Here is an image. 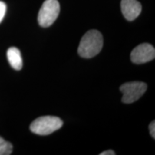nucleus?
I'll list each match as a JSON object with an SVG mask.
<instances>
[{
    "mask_svg": "<svg viewBox=\"0 0 155 155\" xmlns=\"http://www.w3.org/2000/svg\"><path fill=\"white\" fill-rule=\"evenodd\" d=\"M147 89V85L144 82L133 81L125 83L120 86L123 94L121 101L124 104H131L137 101L144 95Z\"/></svg>",
    "mask_w": 155,
    "mask_h": 155,
    "instance_id": "obj_4",
    "label": "nucleus"
},
{
    "mask_svg": "<svg viewBox=\"0 0 155 155\" xmlns=\"http://www.w3.org/2000/svg\"><path fill=\"white\" fill-rule=\"evenodd\" d=\"M121 9L125 18L133 21L140 15L141 5L137 0H121Z\"/></svg>",
    "mask_w": 155,
    "mask_h": 155,
    "instance_id": "obj_6",
    "label": "nucleus"
},
{
    "mask_svg": "<svg viewBox=\"0 0 155 155\" xmlns=\"http://www.w3.org/2000/svg\"><path fill=\"white\" fill-rule=\"evenodd\" d=\"M60 13L58 0H45L38 13V21L42 28H48L55 22Z\"/></svg>",
    "mask_w": 155,
    "mask_h": 155,
    "instance_id": "obj_3",
    "label": "nucleus"
},
{
    "mask_svg": "<svg viewBox=\"0 0 155 155\" xmlns=\"http://www.w3.org/2000/svg\"><path fill=\"white\" fill-rule=\"evenodd\" d=\"M149 129H150V134L152 136L153 139H155V121H153L150 123L149 126Z\"/></svg>",
    "mask_w": 155,
    "mask_h": 155,
    "instance_id": "obj_10",
    "label": "nucleus"
},
{
    "mask_svg": "<svg viewBox=\"0 0 155 155\" xmlns=\"http://www.w3.org/2000/svg\"><path fill=\"white\" fill-rule=\"evenodd\" d=\"M63 124V121L57 116H40L32 121L30 129L35 134L45 136L60 129Z\"/></svg>",
    "mask_w": 155,
    "mask_h": 155,
    "instance_id": "obj_2",
    "label": "nucleus"
},
{
    "mask_svg": "<svg viewBox=\"0 0 155 155\" xmlns=\"http://www.w3.org/2000/svg\"><path fill=\"white\" fill-rule=\"evenodd\" d=\"M7 59L12 67L16 71H20L22 68V59L20 51L17 48H9L7 52Z\"/></svg>",
    "mask_w": 155,
    "mask_h": 155,
    "instance_id": "obj_7",
    "label": "nucleus"
},
{
    "mask_svg": "<svg viewBox=\"0 0 155 155\" xmlns=\"http://www.w3.org/2000/svg\"><path fill=\"white\" fill-rule=\"evenodd\" d=\"M115 152H114L113 150H106V151H104V152H101L100 154V155H115Z\"/></svg>",
    "mask_w": 155,
    "mask_h": 155,
    "instance_id": "obj_11",
    "label": "nucleus"
},
{
    "mask_svg": "<svg viewBox=\"0 0 155 155\" xmlns=\"http://www.w3.org/2000/svg\"><path fill=\"white\" fill-rule=\"evenodd\" d=\"M155 50L152 45L142 43L139 45L131 51V60L135 64H143L154 60Z\"/></svg>",
    "mask_w": 155,
    "mask_h": 155,
    "instance_id": "obj_5",
    "label": "nucleus"
},
{
    "mask_svg": "<svg viewBox=\"0 0 155 155\" xmlns=\"http://www.w3.org/2000/svg\"><path fill=\"white\" fill-rule=\"evenodd\" d=\"M103 45L104 39L101 33L96 30H89L81 38L78 53L83 58H91L101 51Z\"/></svg>",
    "mask_w": 155,
    "mask_h": 155,
    "instance_id": "obj_1",
    "label": "nucleus"
},
{
    "mask_svg": "<svg viewBox=\"0 0 155 155\" xmlns=\"http://www.w3.org/2000/svg\"><path fill=\"white\" fill-rule=\"evenodd\" d=\"M6 10H7V6L3 2L0 1V23L2 22L4 17H5Z\"/></svg>",
    "mask_w": 155,
    "mask_h": 155,
    "instance_id": "obj_9",
    "label": "nucleus"
},
{
    "mask_svg": "<svg viewBox=\"0 0 155 155\" xmlns=\"http://www.w3.org/2000/svg\"><path fill=\"white\" fill-rule=\"evenodd\" d=\"M13 146L10 142L5 141L0 137V155H9L12 154Z\"/></svg>",
    "mask_w": 155,
    "mask_h": 155,
    "instance_id": "obj_8",
    "label": "nucleus"
}]
</instances>
